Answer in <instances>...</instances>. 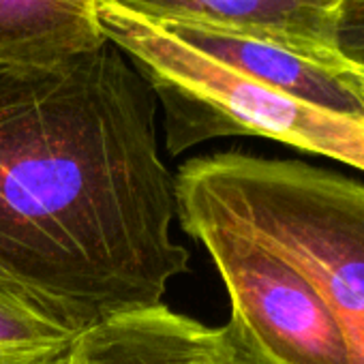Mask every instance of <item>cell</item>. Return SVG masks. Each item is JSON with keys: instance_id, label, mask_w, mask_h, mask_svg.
<instances>
[{"instance_id": "cell-1", "label": "cell", "mask_w": 364, "mask_h": 364, "mask_svg": "<svg viewBox=\"0 0 364 364\" xmlns=\"http://www.w3.org/2000/svg\"><path fill=\"white\" fill-rule=\"evenodd\" d=\"M148 84L109 41L0 65V264L97 321L189 272Z\"/></svg>"}, {"instance_id": "cell-2", "label": "cell", "mask_w": 364, "mask_h": 364, "mask_svg": "<svg viewBox=\"0 0 364 364\" xmlns=\"http://www.w3.org/2000/svg\"><path fill=\"white\" fill-rule=\"evenodd\" d=\"M176 204L291 264L336 319L349 364H364V185L300 161L217 152L180 167Z\"/></svg>"}, {"instance_id": "cell-3", "label": "cell", "mask_w": 364, "mask_h": 364, "mask_svg": "<svg viewBox=\"0 0 364 364\" xmlns=\"http://www.w3.org/2000/svg\"><path fill=\"white\" fill-rule=\"evenodd\" d=\"M99 22L154 95L171 156L219 137L255 135L364 171V122L277 92L116 0H101Z\"/></svg>"}, {"instance_id": "cell-4", "label": "cell", "mask_w": 364, "mask_h": 364, "mask_svg": "<svg viewBox=\"0 0 364 364\" xmlns=\"http://www.w3.org/2000/svg\"><path fill=\"white\" fill-rule=\"evenodd\" d=\"M228 289V334L266 364H349L343 332L315 287L283 257L213 219L178 213Z\"/></svg>"}, {"instance_id": "cell-5", "label": "cell", "mask_w": 364, "mask_h": 364, "mask_svg": "<svg viewBox=\"0 0 364 364\" xmlns=\"http://www.w3.org/2000/svg\"><path fill=\"white\" fill-rule=\"evenodd\" d=\"M221 65L291 99L364 122V73L334 69L277 43L196 18H152Z\"/></svg>"}, {"instance_id": "cell-6", "label": "cell", "mask_w": 364, "mask_h": 364, "mask_svg": "<svg viewBox=\"0 0 364 364\" xmlns=\"http://www.w3.org/2000/svg\"><path fill=\"white\" fill-rule=\"evenodd\" d=\"M116 3L148 18H196L213 22L277 43L326 67H349L336 50V9L341 0H116Z\"/></svg>"}, {"instance_id": "cell-7", "label": "cell", "mask_w": 364, "mask_h": 364, "mask_svg": "<svg viewBox=\"0 0 364 364\" xmlns=\"http://www.w3.org/2000/svg\"><path fill=\"white\" fill-rule=\"evenodd\" d=\"M69 364H232V343L225 328H210L161 302L92 323Z\"/></svg>"}, {"instance_id": "cell-8", "label": "cell", "mask_w": 364, "mask_h": 364, "mask_svg": "<svg viewBox=\"0 0 364 364\" xmlns=\"http://www.w3.org/2000/svg\"><path fill=\"white\" fill-rule=\"evenodd\" d=\"M101 0H0V65H54L101 50Z\"/></svg>"}, {"instance_id": "cell-9", "label": "cell", "mask_w": 364, "mask_h": 364, "mask_svg": "<svg viewBox=\"0 0 364 364\" xmlns=\"http://www.w3.org/2000/svg\"><path fill=\"white\" fill-rule=\"evenodd\" d=\"M97 323L0 264V364H58Z\"/></svg>"}, {"instance_id": "cell-10", "label": "cell", "mask_w": 364, "mask_h": 364, "mask_svg": "<svg viewBox=\"0 0 364 364\" xmlns=\"http://www.w3.org/2000/svg\"><path fill=\"white\" fill-rule=\"evenodd\" d=\"M336 50L349 67L364 73V0H341L336 9Z\"/></svg>"}, {"instance_id": "cell-11", "label": "cell", "mask_w": 364, "mask_h": 364, "mask_svg": "<svg viewBox=\"0 0 364 364\" xmlns=\"http://www.w3.org/2000/svg\"><path fill=\"white\" fill-rule=\"evenodd\" d=\"M225 328V326H223ZM228 332V330H225ZM230 336V334H228ZM230 343H232V364H266L262 362L257 355H253L249 349H245L242 345H238L232 336H230Z\"/></svg>"}, {"instance_id": "cell-12", "label": "cell", "mask_w": 364, "mask_h": 364, "mask_svg": "<svg viewBox=\"0 0 364 364\" xmlns=\"http://www.w3.org/2000/svg\"><path fill=\"white\" fill-rule=\"evenodd\" d=\"M58 364H69V358H67V360H63V362H58Z\"/></svg>"}]
</instances>
